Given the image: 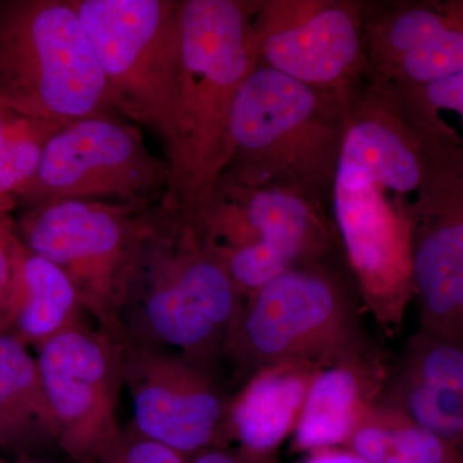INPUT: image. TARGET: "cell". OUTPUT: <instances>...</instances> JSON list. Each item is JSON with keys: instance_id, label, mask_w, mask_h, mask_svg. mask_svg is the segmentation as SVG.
<instances>
[{"instance_id": "obj_1", "label": "cell", "mask_w": 463, "mask_h": 463, "mask_svg": "<svg viewBox=\"0 0 463 463\" xmlns=\"http://www.w3.org/2000/svg\"><path fill=\"white\" fill-rule=\"evenodd\" d=\"M425 146L376 120L350 128L335 179V215L367 312L386 336L401 328L414 297L412 203L388 194L421 190Z\"/></svg>"}, {"instance_id": "obj_2", "label": "cell", "mask_w": 463, "mask_h": 463, "mask_svg": "<svg viewBox=\"0 0 463 463\" xmlns=\"http://www.w3.org/2000/svg\"><path fill=\"white\" fill-rule=\"evenodd\" d=\"M243 301L190 210L155 207L121 309V341L222 370L224 340Z\"/></svg>"}, {"instance_id": "obj_3", "label": "cell", "mask_w": 463, "mask_h": 463, "mask_svg": "<svg viewBox=\"0 0 463 463\" xmlns=\"http://www.w3.org/2000/svg\"><path fill=\"white\" fill-rule=\"evenodd\" d=\"M181 30V75L164 142L170 187L163 203L191 209L230 164L232 108L258 52L246 9L233 0H184Z\"/></svg>"}, {"instance_id": "obj_4", "label": "cell", "mask_w": 463, "mask_h": 463, "mask_svg": "<svg viewBox=\"0 0 463 463\" xmlns=\"http://www.w3.org/2000/svg\"><path fill=\"white\" fill-rule=\"evenodd\" d=\"M0 105L57 129L108 115V84L72 0L0 2Z\"/></svg>"}, {"instance_id": "obj_5", "label": "cell", "mask_w": 463, "mask_h": 463, "mask_svg": "<svg viewBox=\"0 0 463 463\" xmlns=\"http://www.w3.org/2000/svg\"><path fill=\"white\" fill-rule=\"evenodd\" d=\"M362 307L326 274L292 268L243 301L232 323L222 370L239 392L282 364L322 368L370 345Z\"/></svg>"}, {"instance_id": "obj_6", "label": "cell", "mask_w": 463, "mask_h": 463, "mask_svg": "<svg viewBox=\"0 0 463 463\" xmlns=\"http://www.w3.org/2000/svg\"><path fill=\"white\" fill-rule=\"evenodd\" d=\"M152 210L63 201L27 209L16 227L30 252L69 279L91 321L121 341L120 313Z\"/></svg>"}, {"instance_id": "obj_7", "label": "cell", "mask_w": 463, "mask_h": 463, "mask_svg": "<svg viewBox=\"0 0 463 463\" xmlns=\"http://www.w3.org/2000/svg\"><path fill=\"white\" fill-rule=\"evenodd\" d=\"M112 109L165 142L182 67L179 0H72Z\"/></svg>"}, {"instance_id": "obj_8", "label": "cell", "mask_w": 463, "mask_h": 463, "mask_svg": "<svg viewBox=\"0 0 463 463\" xmlns=\"http://www.w3.org/2000/svg\"><path fill=\"white\" fill-rule=\"evenodd\" d=\"M169 187L167 160L149 151L137 125L108 114L76 121L54 133L17 203L21 201L32 209L85 201L145 212L161 205Z\"/></svg>"}, {"instance_id": "obj_9", "label": "cell", "mask_w": 463, "mask_h": 463, "mask_svg": "<svg viewBox=\"0 0 463 463\" xmlns=\"http://www.w3.org/2000/svg\"><path fill=\"white\" fill-rule=\"evenodd\" d=\"M188 210L245 300L295 268L318 242L315 219L298 196L231 176H221Z\"/></svg>"}, {"instance_id": "obj_10", "label": "cell", "mask_w": 463, "mask_h": 463, "mask_svg": "<svg viewBox=\"0 0 463 463\" xmlns=\"http://www.w3.org/2000/svg\"><path fill=\"white\" fill-rule=\"evenodd\" d=\"M36 350L58 449L74 463L99 462L123 428L118 420L125 389L123 341L81 313Z\"/></svg>"}, {"instance_id": "obj_11", "label": "cell", "mask_w": 463, "mask_h": 463, "mask_svg": "<svg viewBox=\"0 0 463 463\" xmlns=\"http://www.w3.org/2000/svg\"><path fill=\"white\" fill-rule=\"evenodd\" d=\"M137 430L181 455L231 446L236 392L223 371L174 350L123 341Z\"/></svg>"}, {"instance_id": "obj_12", "label": "cell", "mask_w": 463, "mask_h": 463, "mask_svg": "<svg viewBox=\"0 0 463 463\" xmlns=\"http://www.w3.org/2000/svg\"><path fill=\"white\" fill-rule=\"evenodd\" d=\"M413 286L420 331L463 343V149L426 148V175L412 215Z\"/></svg>"}, {"instance_id": "obj_13", "label": "cell", "mask_w": 463, "mask_h": 463, "mask_svg": "<svg viewBox=\"0 0 463 463\" xmlns=\"http://www.w3.org/2000/svg\"><path fill=\"white\" fill-rule=\"evenodd\" d=\"M316 112L317 97L309 85L272 67H255L232 108L231 178L264 187L281 165L289 138L309 127Z\"/></svg>"}, {"instance_id": "obj_14", "label": "cell", "mask_w": 463, "mask_h": 463, "mask_svg": "<svg viewBox=\"0 0 463 463\" xmlns=\"http://www.w3.org/2000/svg\"><path fill=\"white\" fill-rule=\"evenodd\" d=\"M392 371L373 344L319 370L298 417L292 449L313 453L344 448L380 404Z\"/></svg>"}, {"instance_id": "obj_15", "label": "cell", "mask_w": 463, "mask_h": 463, "mask_svg": "<svg viewBox=\"0 0 463 463\" xmlns=\"http://www.w3.org/2000/svg\"><path fill=\"white\" fill-rule=\"evenodd\" d=\"M381 404L459 449L463 434V343L419 331L392 368Z\"/></svg>"}, {"instance_id": "obj_16", "label": "cell", "mask_w": 463, "mask_h": 463, "mask_svg": "<svg viewBox=\"0 0 463 463\" xmlns=\"http://www.w3.org/2000/svg\"><path fill=\"white\" fill-rule=\"evenodd\" d=\"M254 39L269 67L307 85L340 78L359 51L354 21L340 8L322 9L289 27L265 20L263 32L254 33Z\"/></svg>"}, {"instance_id": "obj_17", "label": "cell", "mask_w": 463, "mask_h": 463, "mask_svg": "<svg viewBox=\"0 0 463 463\" xmlns=\"http://www.w3.org/2000/svg\"><path fill=\"white\" fill-rule=\"evenodd\" d=\"M319 370L282 364L261 371L234 395L232 443L257 455H276L297 428L310 383Z\"/></svg>"}, {"instance_id": "obj_18", "label": "cell", "mask_w": 463, "mask_h": 463, "mask_svg": "<svg viewBox=\"0 0 463 463\" xmlns=\"http://www.w3.org/2000/svg\"><path fill=\"white\" fill-rule=\"evenodd\" d=\"M56 420L36 356L9 332H0V450L26 461L57 448Z\"/></svg>"}, {"instance_id": "obj_19", "label": "cell", "mask_w": 463, "mask_h": 463, "mask_svg": "<svg viewBox=\"0 0 463 463\" xmlns=\"http://www.w3.org/2000/svg\"><path fill=\"white\" fill-rule=\"evenodd\" d=\"M81 313L85 312L65 274L26 249L9 334L38 349Z\"/></svg>"}, {"instance_id": "obj_20", "label": "cell", "mask_w": 463, "mask_h": 463, "mask_svg": "<svg viewBox=\"0 0 463 463\" xmlns=\"http://www.w3.org/2000/svg\"><path fill=\"white\" fill-rule=\"evenodd\" d=\"M58 130L0 105V215L16 206L38 172L45 145Z\"/></svg>"}, {"instance_id": "obj_21", "label": "cell", "mask_w": 463, "mask_h": 463, "mask_svg": "<svg viewBox=\"0 0 463 463\" xmlns=\"http://www.w3.org/2000/svg\"><path fill=\"white\" fill-rule=\"evenodd\" d=\"M404 75L417 87L463 72V20L399 57Z\"/></svg>"}, {"instance_id": "obj_22", "label": "cell", "mask_w": 463, "mask_h": 463, "mask_svg": "<svg viewBox=\"0 0 463 463\" xmlns=\"http://www.w3.org/2000/svg\"><path fill=\"white\" fill-rule=\"evenodd\" d=\"M344 448L370 463H421L399 435L392 414L381 404L353 432Z\"/></svg>"}, {"instance_id": "obj_23", "label": "cell", "mask_w": 463, "mask_h": 463, "mask_svg": "<svg viewBox=\"0 0 463 463\" xmlns=\"http://www.w3.org/2000/svg\"><path fill=\"white\" fill-rule=\"evenodd\" d=\"M25 251V245L18 236L16 222L9 215H0V332H9L11 327Z\"/></svg>"}, {"instance_id": "obj_24", "label": "cell", "mask_w": 463, "mask_h": 463, "mask_svg": "<svg viewBox=\"0 0 463 463\" xmlns=\"http://www.w3.org/2000/svg\"><path fill=\"white\" fill-rule=\"evenodd\" d=\"M97 463H190V458L146 437L130 423L121 428Z\"/></svg>"}, {"instance_id": "obj_25", "label": "cell", "mask_w": 463, "mask_h": 463, "mask_svg": "<svg viewBox=\"0 0 463 463\" xmlns=\"http://www.w3.org/2000/svg\"><path fill=\"white\" fill-rule=\"evenodd\" d=\"M416 97L421 103L422 115L428 118L429 125L434 121L439 109L455 111L463 121V72L417 88Z\"/></svg>"}, {"instance_id": "obj_26", "label": "cell", "mask_w": 463, "mask_h": 463, "mask_svg": "<svg viewBox=\"0 0 463 463\" xmlns=\"http://www.w3.org/2000/svg\"><path fill=\"white\" fill-rule=\"evenodd\" d=\"M190 463H277L276 455H257L240 447H218L191 457Z\"/></svg>"}, {"instance_id": "obj_27", "label": "cell", "mask_w": 463, "mask_h": 463, "mask_svg": "<svg viewBox=\"0 0 463 463\" xmlns=\"http://www.w3.org/2000/svg\"><path fill=\"white\" fill-rule=\"evenodd\" d=\"M301 463H370L345 448H330L309 453L306 461Z\"/></svg>"}, {"instance_id": "obj_28", "label": "cell", "mask_w": 463, "mask_h": 463, "mask_svg": "<svg viewBox=\"0 0 463 463\" xmlns=\"http://www.w3.org/2000/svg\"><path fill=\"white\" fill-rule=\"evenodd\" d=\"M2 463H9L5 461H2ZM14 463H45V462H39V461H32V459H26V461H17Z\"/></svg>"}, {"instance_id": "obj_29", "label": "cell", "mask_w": 463, "mask_h": 463, "mask_svg": "<svg viewBox=\"0 0 463 463\" xmlns=\"http://www.w3.org/2000/svg\"><path fill=\"white\" fill-rule=\"evenodd\" d=\"M459 450H461L462 455H463V434H462L461 443H459Z\"/></svg>"}, {"instance_id": "obj_30", "label": "cell", "mask_w": 463, "mask_h": 463, "mask_svg": "<svg viewBox=\"0 0 463 463\" xmlns=\"http://www.w3.org/2000/svg\"><path fill=\"white\" fill-rule=\"evenodd\" d=\"M2 461H3V459H2V458H0V463H2Z\"/></svg>"}]
</instances>
